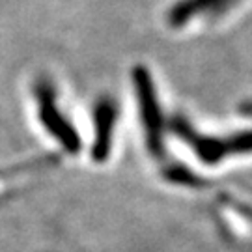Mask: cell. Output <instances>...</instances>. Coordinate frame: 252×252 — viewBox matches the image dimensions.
I'll use <instances>...</instances> for the list:
<instances>
[{"label":"cell","instance_id":"6da1fadb","mask_svg":"<svg viewBox=\"0 0 252 252\" xmlns=\"http://www.w3.org/2000/svg\"><path fill=\"white\" fill-rule=\"evenodd\" d=\"M36 97H37V114H39V120L45 126L47 131L58 138V142L63 146V150H67V152L71 153L79 152L81 150V138L75 133L71 124H67V120L62 116V112L56 107L53 88L47 82L37 84Z\"/></svg>","mask_w":252,"mask_h":252},{"label":"cell","instance_id":"7a4b0ae2","mask_svg":"<svg viewBox=\"0 0 252 252\" xmlns=\"http://www.w3.org/2000/svg\"><path fill=\"white\" fill-rule=\"evenodd\" d=\"M135 79L136 95H138V105L142 112V120L146 124V136H148V148L153 153L161 155L162 153V126H161V110L159 103L155 97L153 82L150 73L144 67H136L133 73Z\"/></svg>","mask_w":252,"mask_h":252},{"label":"cell","instance_id":"3957f363","mask_svg":"<svg viewBox=\"0 0 252 252\" xmlns=\"http://www.w3.org/2000/svg\"><path fill=\"white\" fill-rule=\"evenodd\" d=\"M116 122V107L110 99H101L95 107V142H94V161L103 162L110 153V140Z\"/></svg>","mask_w":252,"mask_h":252},{"label":"cell","instance_id":"277c9868","mask_svg":"<svg viewBox=\"0 0 252 252\" xmlns=\"http://www.w3.org/2000/svg\"><path fill=\"white\" fill-rule=\"evenodd\" d=\"M234 0H181L180 4L170 11V21L172 27H181L185 25L189 19L196 17L204 11H219V9L230 4Z\"/></svg>","mask_w":252,"mask_h":252},{"label":"cell","instance_id":"5b68a950","mask_svg":"<svg viewBox=\"0 0 252 252\" xmlns=\"http://www.w3.org/2000/svg\"><path fill=\"white\" fill-rule=\"evenodd\" d=\"M226 155L228 153H249L252 152V131L247 133H239V135L232 136L224 140Z\"/></svg>","mask_w":252,"mask_h":252},{"label":"cell","instance_id":"8992f818","mask_svg":"<svg viewBox=\"0 0 252 252\" xmlns=\"http://www.w3.org/2000/svg\"><path fill=\"white\" fill-rule=\"evenodd\" d=\"M166 178L174 183H181V185H189V187H194L198 185L200 180L192 174L190 170L183 168V166H174L170 170H166Z\"/></svg>","mask_w":252,"mask_h":252}]
</instances>
